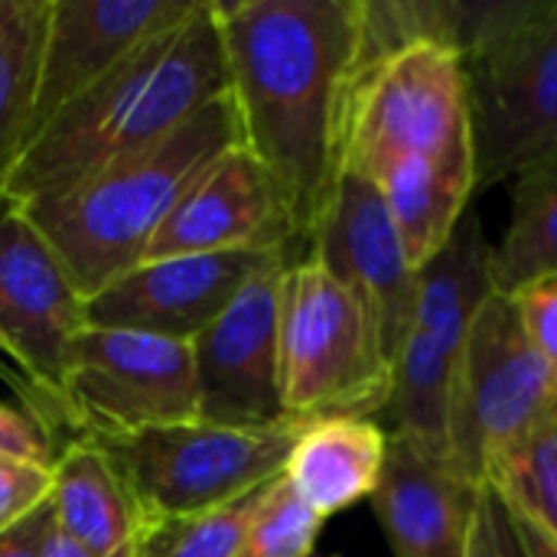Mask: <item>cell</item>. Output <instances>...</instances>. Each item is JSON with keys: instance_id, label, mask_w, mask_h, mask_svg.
<instances>
[{"instance_id": "6da1fadb", "label": "cell", "mask_w": 557, "mask_h": 557, "mask_svg": "<svg viewBox=\"0 0 557 557\" xmlns=\"http://www.w3.org/2000/svg\"><path fill=\"white\" fill-rule=\"evenodd\" d=\"M242 144L274 176L300 251L339 176L359 0H212Z\"/></svg>"}, {"instance_id": "7a4b0ae2", "label": "cell", "mask_w": 557, "mask_h": 557, "mask_svg": "<svg viewBox=\"0 0 557 557\" xmlns=\"http://www.w3.org/2000/svg\"><path fill=\"white\" fill-rule=\"evenodd\" d=\"M228 88L215 7L199 0L42 127L13 163L3 199L23 209L62 196L101 166L160 144Z\"/></svg>"}, {"instance_id": "3957f363", "label": "cell", "mask_w": 557, "mask_h": 557, "mask_svg": "<svg viewBox=\"0 0 557 557\" xmlns=\"http://www.w3.org/2000/svg\"><path fill=\"white\" fill-rule=\"evenodd\" d=\"M242 144L232 91L209 101L160 144L121 157L62 196L16 206L65 268L82 300L144 261V251L189 183Z\"/></svg>"}, {"instance_id": "277c9868", "label": "cell", "mask_w": 557, "mask_h": 557, "mask_svg": "<svg viewBox=\"0 0 557 557\" xmlns=\"http://www.w3.org/2000/svg\"><path fill=\"white\" fill-rule=\"evenodd\" d=\"M463 69L476 193L557 153V0L470 7Z\"/></svg>"}, {"instance_id": "5b68a950", "label": "cell", "mask_w": 557, "mask_h": 557, "mask_svg": "<svg viewBox=\"0 0 557 557\" xmlns=\"http://www.w3.org/2000/svg\"><path fill=\"white\" fill-rule=\"evenodd\" d=\"M470 137L463 46L447 36L392 39L362 23L343 114L339 173L379 183L392 166Z\"/></svg>"}, {"instance_id": "8992f818", "label": "cell", "mask_w": 557, "mask_h": 557, "mask_svg": "<svg viewBox=\"0 0 557 557\" xmlns=\"http://www.w3.org/2000/svg\"><path fill=\"white\" fill-rule=\"evenodd\" d=\"M281 408L284 418H379L395 372L359 300L317 261L300 258L281 284Z\"/></svg>"}, {"instance_id": "52a82bcc", "label": "cell", "mask_w": 557, "mask_h": 557, "mask_svg": "<svg viewBox=\"0 0 557 557\" xmlns=\"http://www.w3.org/2000/svg\"><path fill=\"white\" fill-rule=\"evenodd\" d=\"M310 421L264 428L173 424L134 434H95L127 480L144 519H186L238 503L284 473Z\"/></svg>"}, {"instance_id": "ba28073f", "label": "cell", "mask_w": 557, "mask_h": 557, "mask_svg": "<svg viewBox=\"0 0 557 557\" xmlns=\"http://www.w3.org/2000/svg\"><path fill=\"white\" fill-rule=\"evenodd\" d=\"M557 408V385L519 307L493 290L473 317L447 401V460L483 486L486 467Z\"/></svg>"}, {"instance_id": "9c48e42d", "label": "cell", "mask_w": 557, "mask_h": 557, "mask_svg": "<svg viewBox=\"0 0 557 557\" xmlns=\"http://www.w3.org/2000/svg\"><path fill=\"white\" fill-rule=\"evenodd\" d=\"M490 248L480 219L467 212L447 248L418 271V297L395 362L388 401L392 434L447 460V401L476 310L493 294Z\"/></svg>"}, {"instance_id": "30bf717a", "label": "cell", "mask_w": 557, "mask_h": 557, "mask_svg": "<svg viewBox=\"0 0 557 557\" xmlns=\"http://www.w3.org/2000/svg\"><path fill=\"white\" fill-rule=\"evenodd\" d=\"M82 330V297L65 268L33 222L0 199V362L52 437H72L69 369Z\"/></svg>"}, {"instance_id": "8fae6325", "label": "cell", "mask_w": 557, "mask_h": 557, "mask_svg": "<svg viewBox=\"0 0 557 557\" xmlns=\"http://www.w3.org/2000/svg\"><path fill=\"white\" fill-rule=\"evenodd\" d=\"M72 437L199 421L193 343L85 326L69 369Z\"/></svg>"}, {"instance_id": "7c38bea8", "label": "cell", "mask_w": 557, "mask_h": 557, "mask_svg": "<svg viewBox=\"0 0 557 557\" xmlns=\"http://www.w3.org/2000/svg\"><path fill=\"white\" fill-rule=\"evenodd\" d=\"M310 258H317L366 310L379 349L395 372L398 352L405 346L418 271L411 268L382 189L343 170L330 193V202L313 228Z\"/></svg>"}, {"instance_id": "4fadbf2b", "label": "cell", "mask_w": 557, "mask_h": 557, "mask_svg": "<svg viewBox=\"0 0 557 557\" xmlns=\"http://www.w3.org/2000/svg\"><path fill=\"white\" fill-rule=\"evenodd\" d=\"M294 261L261 268L219 320L193 339L199 421L264 428L284 421L281 408V284Z\"/></svg>"}, {"instance_id": "5bb4252c", "label": "cell", "mask_w": 557, "mask_h": 557, "mask_svg": "<svg viewBox=\"0 0 557 557\" xmlns=\"http://www.w3.org/2000/svg\"><path fill=\"white\" fill-rule=\"evenodd\" d=\"M274 258L290 255L281 248H255L140 261L104 290L82 300V323L193 343Z\"/></svg>"}, {"instance_id": "9a60e30c", "label": "cell", "mask_w": 557, "mask_h": 557, "mask_svg": "<svg viewBox=\"0 0 557 557\" xmlns=\"http://www.w3.org/2000/svg\"><path fill=\"white\" fill-rule=\"evenodd\" d=\"M196 7L199 0H49L26 147L137 46Z\"/></svg>"}, {"instance_id": "2e32d148", "label": "cell", "mask_w": 557, "mask_h": 557, "mask_svg": "<svg viewBox=\"0 0 557 557\" xmlns=\"http://www.w3.org/2000/svg\"><path fill=\"white\" fill-rule=\"evenodd\" d=\"M255 248H281L290 261L304 258L274 176L245 144H238L189 183L150 238L144 261Z\"/></svg>"}, {"instance_id": "e0dca14e", "label": "cell", "mask_w": 557, "mask_h": 557, "mask_svg": "<svg viewBox=\"0 0 557 557\" xmlns=\"http://www.w3.org/2000/svg\"><path fill=\"white\" fill-rule=\"evenodd\" d=\"M480 486L450 460L388 431V457L372 509L395 557H467Z\"/></svg>"}, {"instance_id": "ac0fdd59", "label": "cell", "mask_w": 557, "mask_h": 557, "mask_svg": "<svg viewBox=\"0 0 557 557\" xmlns=\"http://www.w3.org/2000/svg\"><path fill=\"white\" fill-rule=\"evenodd\" d=\"M52 509L59 535L91 557H134L147 525L117 463L91 437H65L59 444Z\"/></svg>"}, {"instance_id": "d6986e66", "label": "cell", "mask_w": 557, "mask_h": 557, "mask_svg": "<svg viewBox=\"0 0 557 557\" xmlns=\"http://www.w3.org/2000/svg\"><path fill=\"white\" fill-rule=\"evenodd\" d=\"M375 186L385 196L411 268L421 271L447 248L476 193L473 137H463L441 153L405 160Z\"/></svg>"}, {"instance_id": "ffe728a7", "label": "cell", "mask_w": 557, "mask_h": 557, "mask_svg": "<svg viewBox=\"0 0 557 557\" xmlns=\"http://www.w3.org/2000/svg\"><path fill=\"white\" fill-rule=\"evenodd\" d=\"M388 457V428L375 418L310 421L297 437L284 476L323 519L372 499Z\"/></svg>"}, {"instance_id": "44dd1931", "label": "cell", "mask_w": 557, "mask_h": 557, "mask_svg": "<svg viewBox=\"0 0 557 557\" xmlns=\"http://www.w3.org/2000/svg\"><path fill=\"white\" fill-rule=\"evenodd\" d=\"M512 215L499 245L490 248V281L499 294L557 274V153L519 170Z\"/></svg>"}, {"instance_id": "7402d4cb", "label": "cell", "mask_w": 557, "mask_h": 557, "mask_svg": "<svg viewBox=\"0 0 557 557\" xmlns=\"http://www.w3.org/2000/svg\"><path fill=\"white\" fill-rule=\"evenodd\" d=\"M483 486L557 545V408L486 467Z\"/></svg>"}, {"instance_id": "603a6c76", "label": "cell", "mask_w": 557, "mask_h": 557, "mask_svg": "<svg viewBox=\"0 0 557 557\" xmlns=\"http://www.w3.org/2000/svg\"><path fill=\"white\" fill-rule=\"evenodd\" d=\"M46 13L49 0H26L16 20L0 33V199L7 176L26 147Z\"/></svg>"}, {"instance_id": "cb8c5ba5", "label": "cell", "mask_w": 557, "mask_h": 557, "mask_svg": "<svg viewBox=\"0 0 557 557\" xmlns=\"http://www.w3.org/2000/svg\"><path fill=\"white\" fill-rule=\"evenodd\" d=\"M261 490L212 512L186 519H147L134 557H238Z\"/></svg>"}, {"instance_id": "d4e9b609", "label": "cell", "mask_w": 557, "mask_h": 557, "mask_svg": "<svg viewBox=\"0 0 557 557\" xmlns=\"http://www.w3.org/2000/svg\"><path fill=\"white\" fill-rule=\"evenodd\" d=\"M323 522L281 473L261 490L238 557H313Z\"/></svg>"}, {"instance_id": "484cf974", "label": "cell", "mask_w": 557, "mask_h": 557, "mask_svg": "<svg viewBox=\"0 0 557 557\" xmlns=\"http://www.w3.org/2000/svg\"><path fill=\"white\" fill-rule=\"evenodd\" d=\"M467 557H529L509 506L490 486H480V496L473 506Z\"/></svg>"}, {"instance_id": "4316f807", "label": "cell", "mask_w": 557, "mask_h": 557, "mask_svg": "<svg viewBox=\"0 0 557 557\" xmlns=\"http://www.w3.org/2000/svg\"><path fill=\"white\" fill-rule=\"evenodd\" d=\"M509 297L516 300L522 326L557 385V274L532 281Z\"/></svg>"}, {"instance_id": "83f0119b", "label": "cell", "mask_w": 557, "mask_h": 557, "mask_svg": "<svg viewBox=\"0 0 557 557\" xmlns=\"http://www.w3.org/2000/svg\"><path fill=\"white\" fill-rule=\"evenodd\" d=\"M52 496V470L0 457V532Z\"/></svg>"}, {"instance_id": "f1b7e54d", "label": "cell", "mask_w": 557, "mask_h": 557, "mask_svg": "<svg viewBox=\"0 0 557 557\" xmlns=\"http://www.w3.org/2000/svg\"><path fill=\"white\" fill-rule=\"evenodd\" d=\"M55 454H59V441L49 434L46 424H39L29 411L0 405V457L3 460H20V463L52 470Z\"/></svg>"}, {"instance_id": "f546056e", "label": "cell", "mask_w": 557, "mask_h": 557, "mask_svg": "<svg viewBox=\"0 0 557 557\" xmlns=\"http://www.w3.org/2000/svg\"><path fill=\"white\" fill-rule=\"evenodd\" d=\"M55 532L59 525H55V509L49 496L29 516H23L20 522L0 532V557H46Z\"/></svg>"}, {"instance_id": "4dcf8cb0", "label": "cell", "mask_w": 557, "mask_h": 557, "mask_svg": "<svg viewBox=\"0 0 557 557\" xmlns=\"http://www.w3.org/2000/svg\"><path fill=\"white\" fill-rule=\"evenodd\" d=\"M512 512V509H509ZM512 519H516V525H519V535H522V542H525V552L529 557H557V545L555 542H548L535 525H529L525 519H519L516 512H512Z\"/></svg>"}, {"instance_id": "1f68e13d", "label": "cell", "mask_w": 557, "mask_h": 557, "mask_svg": "<svg viewBox=\"0 0 557 557\" xmlns=\"http://www.w3.org/2000/svg\"><path fill=\"white\" fill-rule=\"evenodd\" d=\"M46 557H91V555H88V552H82L75 542H69L65 535H59V532H55V539H52V545H49Z\"/></svg>"}, {"instance_id": "d6a6232c", "label": "cell", "mask_w": 557, "mask_h": 557, "mask_svg": "<svg viewBox=\"0 0 557 557\" xmlns=\"http://www.w3.org/2000/svg\"><path fill=\"white\" fill-rule=\"evenodd\" d=\"M26 7V0H0V33L16 20V13Z\"/></svg>"}]
</instances>
